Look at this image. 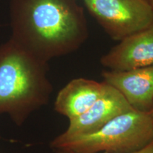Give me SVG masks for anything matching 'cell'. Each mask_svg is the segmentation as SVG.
Returning <instances> with one entry per match:
<instances>
[{
  "label": "cell",
  "instance_id": "6da1fadb",
  "mask_svg": "<svg viewBox=\"0 0 153 153\" xmlns=\"http://www.w3.org/2000/svg\"><path fill=\"white\" fill-rule=\"evenodd\" d=\"M9 12L10 39L45 62L74 52L88 37L75 0H11Z\"/></svg>",
  "mask_w": 153,
  "mask_h": 153
},
{
  "label": "cell",
  "instance_id": "7a4b0ae2",
  "mask_svg": "<svg viewBox=\"0 0 153 153\" xmlns=\"http://www.w3.org/2000/svg\"><path fill=\"white\" fill-rule=\"evenodd\" d=\"M48 63L11 39L0 45V115L16 126L49 103L53 87Z\"/></svg>",
  "mask_w": 153,
  "mask_h": 153
},
{
  "label": "cell",
  "instance_id": "3957f363",
  "mask_svg": "<svg viewBox=\"0 0 153 153\" xmlns=\"http://www.w3.org/2000/svg\"><path fill=\"white\" fill-rule=\"evenodd\" d=\"M153 142L152 113L136 110L119 115L102 128L89 135L60 138L50 143L53 150L76 153H133Z\"/></svg>",
  "mask_w": 153,
  "mask_h": 153
},
{
  "label": "cell",
  "instance_id": "277c9868",
  "mask_svg": "<svg viewBox=\"0 0 153 153\" xmlns=\"http://www.w3.org/2000/svg\"><path fill=\"white\" fill-rule=\"evenodd\" d=\"M91 15L116 41L153 25V8L148 0H84Z\"/></svg>",
  "mask_w": 153,
  "mask_h": 153
},
{
  "label": "cell",
  "instance_id": "5b68a950",
  "mask_svg": "<svg viewBox=\"0 0 153 153\" xmlns=\"http://www.w3.org/2000/svg\"><path fill=\"white\" fill-rule=\"evenodd\" d=\"M132 110L123 96L108 85L104 94L83 114L69 120L68 128L57 137L70 138L94 133L114 118Z\"/></svg>",
  "mask_w": 153,
  "mask_h": 153
},
{
  "label": "cell",
  "instance_id": "8992f818",
  "mask_svg": "<svg viewBox=\"0 0 153 153\" xmlns=\"http://www.w3.org/2000/svg\"><path fill=\"white\" fill-rule=\"evenodd\" d=\"M104 82L119 91L134 110L153 109V65L125 71L108 70L101 73Z\"/></svg>",
  "mask_w": 153,
  "mask_h": 153
},
{
  "label": "cell",
  "instance_id": "52a82bcc",
  "mask_svg": "<svg viewBox=\"0 0 153 153\" xmlns=\"http://www.w3.org/2000/svg\"><path fill=\"white\" fill-rule=\"evenodd\" d=\"M100 62L115 71L153 65V25L120 41L101 57Z\"/></svg>",
  "mask_w": 153,
  "mask_h": 153
},
{
  "label": "cell",
  "instance_id": "ba28073f",
  "mask_svg": "<svg viewBox=\"0 0 153 153\" xmlns=\"http://www.w3.org/2000/svg\"><path fill=\"white\" fill-rule=\"evenodd\" d=\"M108 85L86 78L71 80L60 89L54 104V109L70 120L87 111L106 92Z\"/></svg>",
  "mask_w": 153,
  "mask_h": 153
},
{
  "label": "cell",
  "instance_id": "9c48e42d",
  "mask_svg": "<svg viewBox=\"0 0 153 153\" xmlns=\"http://www.w3.org/2000/svg\"><path fill=\"white\" fill-rule=\"evenodd\" d=\"M55 153H76L72 152V151L68 150H55ZM102 153H108V152H102ZM133 153H153V142L149 144L142 150L137 151V152Z\"/></svg>",
  "mask_w": 153,
  "mask_h": 153
},
{
  "label": "cell",
  "instance_id": "30bf717a",
  "mask_svg": "<svg viewBox=\"0 0 153 153\" xmlns=\"http://www.w3.org/2000/svg\"><path fill=\"white\" fill-rule=\"evenodd\" d=\"M150 1L151 5H152V8H153V0H150Z\"/></svg>",
  "mask_w": 153,
  "mask_h": 153
},
{
  "label": "cell",
  "instance_id": "8fae6325",
  "mask_svg": "<svg viewBox=\"0 0 153 153\" xmlns=\"http://www.w3.org/2000/svg\"><path fill=\"white\" fill-rule=\"evenodd\" d=\"M151 113H152V117H153V109H152V111H151Z\"/></svg>",
  "mask_w": 153,
  "mask_h": 153
}]
</instances>
